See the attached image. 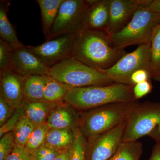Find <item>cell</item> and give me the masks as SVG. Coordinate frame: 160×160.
<instances>
[{"instance_id": "obj_19", "label": "cell", "mask_w": 160, "mask_h": 160, "mask_svg": "<svg viewBox=\"0 0 160 160\" xmlns=\"http://www.w3.org/2000/svg\"><path fill=\"white\" fill-rule=\"evenodd\" d=\"M49 76L33 75L23 77L24 99L29 101L44 100V89Z\"/></svg>"}, {"instance_id": "obj_33", "label": "cell", "mask_w": 160, "mask_h": 160, "mask_svg": "<svg viewBox=\"0 0 160 160\" xmlns=\"http://www.w3.org/2000/svg\"><path fill=\"white\" fill-rule=\"evenodd\" d=\"M151 72L146 69L137 70L131 75L130 78V85L134 86L138 83L151 80Z\"/></svg>"}, {"instance_id": "obj_24", "label": "cell", "mask_w": 160, "mask_h": 160, "mask_svg": "<svg viewBox=\"0 0 160 160\" xmlns=\"http://www.w3.org/2000/svg\"><path fill=\"white\" fill-rule=\"evenodd\" d=\"M151 78L160 82V24L155 30L150 42Z\"/></svg>"}, {"instance_id": "obj_9", "label": "cell", "mask_w": 160, "mask_h": 160, "mask_svg": "<svg viewBox=\"0 0 160 160\" xmlns=\"http://www.w3.org/2000/svg\"><path fill=\"white\" fill-rule=\"evenodd\" d=\"M77 34L64 35L52 39L37 46L26 47L49 68L71 56Z\"/></svg>"}, {"instance_id": "obj_38", "label": "cell", "mask_w": 160, "mask_h": 160, "mask_svg": "<svg viewBox=\"0 0 160 160\" xmlns=\"http://www.w3.org/2000/svg\"><path fill=\"white\" fill-rule=\"evenodd\" d=\"M149 136L152 138L156 142H158L160 143V132L158 131L157 128L152 132Z\"/></svg>"}, {"instance_id": "obj_3", "label": "cell", "mask_w": 160, "mask_h": 160, "mask_svg": "<svg viewBox=\"0 0 160 160\" xmlns=\"http://www.w3.org/2000/svg\"><path fill=\"white\" fill-rule=\"evenodd\" d=\"M134 102L110 103L84 112L79 117L80 131L89 141L115 128L126 121Z\"/></svg>"}, {"instance_id": "obj_7", "label": "cell", "mask_w": 160, "mask_h": 160, "mask_svg": "<svg viewBox=\"0 0 160 160\" xmlns=\"http://www.w3.org/2000/svg\"><path fill=\"white\" fill-rule=\"evenodd\" d=\"M91 0H64L59 9L48 40L85 30L84 19Z\"/></svg>"}, {"instance_id": "obj_14", "label": "cell", "mask_w": 160, "mask_h": 160, "mask_svg": "<svg viewBox=\"0 0 160 160\" xmlns=\"http://www.w3.org/2000/svg\"><path fill=\"white\" fill-rule=\"evenodd\" d=\"M109 17V0H91L84 19L85 29L106 32Z\"/></svg>"}, {"instance_id": "obj_4", "label": "cell", "mask_w": 160, "mask_h": 160, "mask_svg": "<svg viewBox=\"0 0 160 160\" xmlns=\"http://www.w3.org/2000/svg\"><path fill=\"white\" fill-rule=\"evenodd\" d=\"M146 2L144 0L124 28L110 37L114 48L125 49L132 45L150 43L155 30L160 24V14L151 11Z\"/></svg>"}, {"instance_id": "obj_11", "label": "cell", "mask_w": 160, "mask_h": 160, "mask_svg": "<svg viewBox=\"0 0 160 160\" xmlns=\"http://www.w3.org/2000/svg\"><path fill=\"white\" fill-rule=\"evenodd\" d=\"M144 0H109V24L106 32L109 37L128 24Z\"/></svg>"}, {"instance_id": "obj_31", "label": "cell", "mask_w": 160, "mask_h": 160, "mask_svg": "<svg viewBox=\"0 0 160 160\" xmlns=\"http://www.w3.org/2000/svg\"><path fill=\"white\" fill-rule=\"evenodd\" d=\"M2 95L0 94V126H2L12 116L15 110Z\"/></svg>"}, {"instance_id": "obj_32", "label": "cell", "mask_w": 160, "mask_h": 160, "mask_svg": "<svg viewBox=\"0 0 160 160\" xmlns=\"http://www.w3.org/2000/svg\"><path fill=\"white\" fill-rule=\"evenodd\" d=\"M151 80L138 83L133 87V93L135 98L138 100L151 92L152 89Z\"/></svg>"}, {"instance_id": "obj_30", "label": "cell", "mask_w": 160, "mask_h": 160, "mask_svg": "<svg viewBox=\"0 0 160 160\" xmlns=\"http://www.w3.org/2000/svg\"><path fill=\"white\" fill-rule=\"evenodd\" d=\"M61 152L45 144L31 156L32 160H55Z\"/></svg>"}, {"instance_id": "obj_18", "label": "cell", "mask_w": 160, "mask_h": 160, "mask_svg": "<svg viewBox=\"0 0 160 160\" xmlns=\"http://www.w3.org/2000/svg\"><path fill=\"white\" fill-rule=\"evenodd\" d=\"M78 129L75 131L69 129H49L45 144L60 152L70 149Z\"/></svg>"}, {"instance_id": "obj_17", "label": "cell", "mask_w": 160, "mask_h": 160, "mask_svg": "<svg viewBox=\"0 0 160 160\" xmlns=\"http://www.w3.org/2000/svg\"><path fill=\"white\" fill-rule=\"evenodd\" d=\"M58 104L44 100L29 101L24 99L22 103L26 116L38 126L46 124L50 112Z\"/></svg>"}, {"instance_id": "obj_2", "label": "cell", "mask_w": 160, "mask_h": 160, "mask_svg": "<svg viewBox=\"0 0 160 160\" xmlns=\"http://www.w3.org/2000/svg\"><path fill=\"white\" fill-rule=\"evenodd\" d=\"M133 86L114 83L103 86L70 88L65 102L75 109H91L115 102H134Z\"/></svg>"}, {"instance_id": "obj_20", "label": "cell", "mask_w": 160, "mask_h": 160, "mask_svg": "<svg viewBox=\"0 0 160 160\" xmlns=\"http://www.w3.org/2000/svg\"><path fill=\"white\" fill-rule=\"evenodd\" d=\"M64 0H37L41 10L42 28L46 40L49 38L59 9Z\"/></svg>"}, {"instance_id": "obj_10", "label": "cell", "mask_w": 160, "mask_h": 160, "mask_svg": "<svg viewBox=\"0 0 160 160\" xmlns=\"http://www.w3.org/2000/svg\"><path fill=\"white\" fill-rule=\"evenodd\" d=\"M126 121L111 130L87 141L85 160H110L122 143Z\"/></svg>"}, {"instance_id": "obj_23", "label": "cell", "mask_w": 160, "mask_h": 160, "mask_svg": "<svg viewBox=\"0 0 160 160\" xmlns=\"http://www.w3.org/2000/svg\"><path fill=\"white\" fill-rule=\"evenodd\" d=\"M142 152L143 145L140 142H123L109 160H140Z\"/></svg>"}, {"instance_id": "obj_8", "label": "cell", "mask_w": 160, "mask_h": 160, "mask_svg": "<svg viewBox=\"0 0 160 160\" xmlns=\"http://www.w3.org/2000/svg\"><path fill=\"white\" fill-rule=\"evenodd\" d=\"M146 69L150 72V43L139 46L137 49L127 53L110 68L101 70L115 83L130 85L131 75L137 70Z\"/></svg>"}, {"instance_id": "obj_29", "label": "cell", "mask_w": 160, "mask_h": 160, "mask_svg": "<svg viewBox=\"0 0 160 160\" xmlns=\"http://www.w3.org/2000/svg\"><path fill=\"white\" fill-rule=\"evenodd\" d=\"M15 146L13 132L2 136L0 140V160H6Z\"/></svg>"}, {"instance_id": "obj_6", "label": "cell", "mask_w": 160, "mask_h": 160, "mask_svg": "<svg viewBox=\"0 0 160 160\" xmlns=\"http://www.w3.org/2000/svg\"><path fill=\"white\" fill-rule=\"evenodd\" d=\"M123 142H134L149 136L160 123V104L146 101L132 103L126 119Z\"/></svg>"}, {"instance_id": "obj_27", "label": "cell", "mask_w": 160, "mask_h": 160, "mask_svg": "<svg viewBox=\"0 0 160 160\" xmlns=\"http://www.w3.org/2000/svg\"><path fill=\"white\" fill-rule=\"evenodd\" d=\"M13 49L7 43L0 39V72L12 69Z\"/></svg>"}, {"instance_id": "obj_16", "label": "cell", "mask_w": 160, "mask_h": 160, "mask_svg": "<svg viewBox=\"0 0 160 160\" xmlns=\"http://www.w3.org/2000/svg\"><path fill=\"white\" fill-rule=\"evenodd\" d=\"M10 6L9 1H0V39L7 43L14 50L25 46L18 38L15 28L8 18Z\"/></svg>"}, {"instance_id": "obj_28", "label": "cell", "mask_w": 160, "mask_h": 160, "mask_svg": "<svg viewBox=\"0 0 160 160\" xmlns=\"http://www.w3.org/2000/svg\"><path fill=\"white\" fill-rule=\"evenodd\" d=\"M25 115V110L22 105L15 110L14 113L10 118L0 128V137L8 132H12L20 120Z\"/></svg>"}, {"instance_id": "obj_13", "label": "cell", "mask_w": 160, "mask_h": 160, "mask_svg": "<svg viewBox=\"0 0 160 160\" xmlns=\"http://www.w3.org/2000/svg\"><path fill=\"white\" fill-rule=\"evenodd\" d=\"M0 94L14 109L22 105L24 100L22 77L12 69L0 72Z\"/></svg>"}, {"instance_id": "obj_34", "label": "cell", "mask_w": 160, "mask_h": 160, "mask_svg": "<svg viewBox=\"0 0 160 160\" xmlns=\"http://www.w3.org/2000/svg\"><path fill=\"white\" fill-rule=\"evenodd\" d=\"M6 160H32L31 155L26 151L25 148L15 146L11 153Z\"/></svg>"}, {"instance_id": "obj_22", "label": "cell", "mask_w": 160, "mask_h": 160, "mask_svg": "<svg viewBox=\"0 0 160 160\" xmlns=\"http://www.w3.org/2000/svg\"><path fill=\"white\" fill-rule=\"evenodd\" d=\"M37 126L25 114L12 131L16 146L20 148H25L32 132Z\"/></svg>"}, {"instance_id": "obj_25", "label": "cell", "mask_w": 160, "mask_h": 160, "mask_svg": "<svg viewBox=\"0 0 160 160\" xmlns=\"http://www.w3.org/2000/svg\"><path fill=\"white\" fill-rule=\"evenodd\" d=\"M49 129L46 124L38 125L32 132L25 150L29 154L32 155L46 143V137Z\"/></svg>"}, {"instance_id": "obj_35", "label": "cell", "mask_w": 160, "mask_h": 160, "mask_svg": "<svg viewBox=\"0 0 160 160\" xmlns=\"http://www.w3.org/2000/svg\"><path fill=\"white\" fill-rule=\"evenodd\" d=\"M146 5L151 11L160 14V0H147Z\"/></svg>"}, {"instance_id": "obj_5", "label": "cell", "mask_w": 160, "mask_h": 160, "mask_svg": "<svg viewBox=\"0 0 160 160\" xmlns=\"http://www.w3.org/2000/svg\"><path fill=\"white\" fill-rule=\"evenodd\" d=\"M50 76L70 88L106 86L115 83L105 73L72 56L51 67Z\"/></svg>"}, {"instance_id": "obj_1", "label": "cell", "mask_w": 160, "mask_h": 160, "mask_svg": "<svg viewBox=\"0 0 160 160\" xmlns=\"http://www.w3.org/2000/svg\"><path fill=\"white\" fill-rule=\"evenodd\" d=\"M125 49L114 48L106 32L85 29L77 35L71 56L87 66L98 70L110 69L126 55Z\"/></svg>"}, {"instance_id": "obj_12", "label": "cell", "mask_w": 160, "mask_h": 160, "mask_svg": "<svg viewBox=\"0 0 160 160\" xmlns=\"http://www.w3.org/2000/svg\"><path fill=\"white\" fill-rule=\"evenodd\" d=\"M12 69L22 77L33 75L50 76V68L26 46L12 52Z\"/></svg>"}, {"instance_id": "obj_36", "label": "cell", "mask_w": 160, "mask_h": 160, "mask_svg": "<svg viewBox=\"0 0 160 160\" xmlns=\"http://www.w3.org/2000/svg\"><path fill=\"white\" fill-rule=\"evenodd\" d=\"M149 160H160V143L157 142L154 145Z\"/></svg>"}, {"instance_id": "obj_26", "label": "cell", "mask_w": 160, "mask_h": 160, "mask_svg": "<svg viewBox=\"0 0 160 160\" xmlns=\"http://www.w3.org/2000/svg\"><path fill=\"white\" fill-rule=\"evenodd\" d=\"M87 144V139L78 129L70 149V160H85Z\"/></svg>"}, {"instance_id": "obj_21", "label": "cell", "mask_w": 160, "mask_h": 160, "mask_svg": "<svg viewBox=\"0 0 160 160\" xmlns=\"http://www.w3.org/2000/svg\"><path fill=\"white\" fill-rule=\"evenodd\" d=\"M70 87L49 76L44 91V100L49 102L59 104L65 98Z\"/></svg>"}, {"instance_id": "obj_15", "label": "cell", "mask_w": 160, "mask_h": 160, "mask_svg": "<svg viewBox=\"0 0 160 160\" xmlns=\"http://www.w3.org/2000/svg\"><path fill=\"white\" fill-rule=\"evenodd\" d=\"M59 103L49 115L46 124L49 129H78L79 117L69 104Z\"/></svg>"}, {"instance_id": "obj_37", "label": "cell", "mask_w": 160, "mask_h": 160, "mask_svg": "<svg viewBox=\"0 0 160 160\" xmlns=\"http://www.w3.org/2000/svg\"><path fill=\"white\" fill-rule=\"evenodd\" d=\"M71 148L61 152L55 160H70Z\"/></svg>"}]
</instances>
